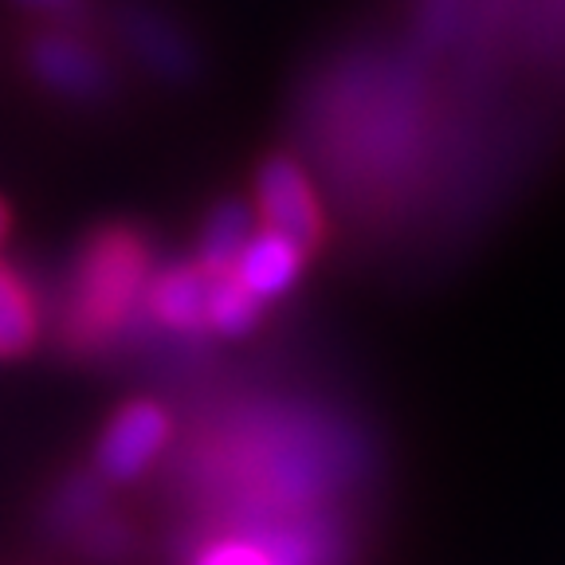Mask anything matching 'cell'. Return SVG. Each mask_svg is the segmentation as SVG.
I'll use <instances>...</instances> for the list:
<instances>
[{"mask_svg": "<svg viewBox=\"0 0 565 565\" xmlns=\"http://www.w3.org/2000/svg\"><path fill=\"white\" fill-rule=\"evenodd\" d=\"M259 307L264 299L247 291L236 275H212V291H209V330H221V334H247L256 327Z\"/></svg>", "mask_w": 565, "mask_h": 565, "instance_id": "cell-8", "label": "cell"}, {"mask_svg": "<svg viewBox=\"0 0 565 565\" xmlns=\"http://www.w3.org/2000/svg\"><path fill=\"white\" fill-rule=\"evenodd\" d=\"M17 4H24V9H35V12H63V9H71L75 0H17Z\"/></svg>", "mask_w": 565, "mask_h": 565, "instance_id": "cell-13", "label": "cell"}, {"mask_svg": "<svg viewBox=\"0 0 565 565\" xmlns=\"http://www.w3.org/2000/svg\"><path fill=\"white\" fill-rule=\"evenodd\" d=\"M169 440V416L153 401H134V405L118 408L115 420L103 428V440H98L95 463L98 476L110 479V483H126V479H138L141 471L150 468V459L166 448Z\"/></svg>", "mask_w": 565, "mask_h": 565, "instance_id": "cell-2", "label": "cell"}, {"mask_svg": "<svg viewBox=\"0 0 565 565\" xmlns=\"http://www.w3.org/2000/svg\"><path fill=\"white\" fill-rule=\"evenodd\" d=\"M35 338V307L17 271L0 267V353L17 358Z\"/></svg>", "mask_w": 565, "mask_h": 565, "instance_id": "cell-9", "label": "cell"}, {"mask_svg": "<svg viewBox=\"0 0 565 565\" xmlns=\"http://www.w3.org/2000/svg\"><path fill=\"white\" fill-rule=\"evenodd\" d=\"M126 32H130L134 47H138V55L146 63H153V67H177L181 47H177V40L169 35V28H161L153 17L130 12V17H126Z\"/></svg>", "mask_w": 565, "mask_h": 565, "instance_id": "cell-11", "label": "cell"}, {"mask_svg": "<svg viewBox=\"0 0 565 565\" xmlns=\"http://www.w3.org/2000/svg\"><path fill=\"white\" fill-rule=\"evenodd\" d=\"M28 63H32L35 79L63 98L95 103L110 90V71L98 60V52H90L83 40L67 32L35 35L32 47H28Z\"/></svg>", "mask_w": 565, "mask_h": 565, "instance_id": "cell-4", "label": "cell"}, {"mask_svg": "<svg viewBox=\"0 0 565 565\" xmlns=\"http://www.w3.org/2000/svg\"><path fill=\"white\" fill-rule=\"evenodd\" d=\"M4 232H9V209H4V201H0V239H4Z\"/></svg>", "mask_w": 565, "mask_h": 565, "instance_id": "cell-14", "label": "cell"}, {"mask_svg": "<svg viewBox=\"0 0 565 565\" xmlns=\"http://www.w3.org/2000/svg\"><path fill=\"white\" fill-rule=\"evenodd\" d=\"M150 287V252L130 232H103L75 259L67 282V342L83 350L115 342Z\"/></svg>", "mask_w": 565, "mask_h": 565, "instance_id": "cell-1", "label": "cell"}, {"mask_svg": "<svg viewBox=\"0 0 565 565\" xmlns=\"http://www.w3.org/2000/svg\"><path fill=\"white\" fill-rule=\"evenodd\" d=\"M98 503H103V491L90 476H71L67 483L60 487L52 503V526L55 530H75V526H90V519L98 514Z\"/></svg>", "mask_w": 565, "mask_h": 565, "instance_id": "cell-10", "label": "cell"}, {"mask_svg": "<svg viewBox=\"0 0 565 565\" xmlns=\"http://www.w3.org/2000/svg\"><path fill=\"white\" fill-rule=\"evenodd\" d=\"M196 565H275V557L264 550V542H252L247 534H236V539H221L212 542Z\"/></svg>", "mask_w": 565, "mask_h": 565, "instance_id": "cell-12", "label": "cell"}, {"mask_svg": "<svg viewBox=\"0 0 565 565\" xmlns=\"http://www.w3.org/2000/svg\"><path fill=\"white\" fill-rule=\"evenodd\" d=\"M256 201L259 216L271 232H282L302 247H310L322 236V212H318L315 189L291 158H271L259 169Z\"/></svg>", "mask_w": 565, "mask_h": 565, "instance_id": "cell-3", "label": "cell"}, {"mask_svg": "<svg viewBox=\"0 0 565 565\" xmlns=\"http://www.w3.org/2000/svg\"><path fill=\"white\" fill-rule=\"evenodd\" d=\"M209 291L212 271H204L201 264H177L150 279L146 307L161 327L177 330V334H196L209 327Z\"/></svg>", "mask_w": 565, "mask_h": 565, "instance_id": "cell-5", "label": "cell"}, {"mask_svg": "<svg viewBox=\"0 0 565 565\" xmlns=\"http://www.w3.org/2000/svg\"><path fill=\"white\" fill-rule=\"evenodd\" d=\"M302 252H307V247L295 244V239L282 236V232H271V228L252 232V239H247L244 252H239L232 275H236L256 299H264V302L279 299V295L291 291V282L299 279Z\"/></svg>", "mask_w": 565, "mask_h": 565, "instance_id": "cell-6", "label": "cell"}, {"mask_svg": "<svg viewBox=\"0 0 565 565\" xmlns=\"http://www.w3.org/2000/svg\"><path fill=\"white\" fill-rule=\"evenodd\" d=\"M247 239H252V209L239 201L221 204L201 232V267L212 275H228Z\"/></svg>", "mask_w": 565, "mask_h": 565, "instance_id": "cell-7", "label": "cell"}]
</instances>
